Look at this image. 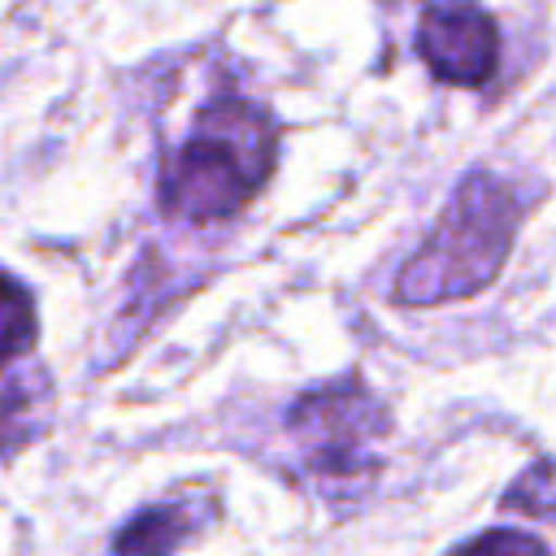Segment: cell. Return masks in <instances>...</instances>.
I'll list each match as a JSON object with an SVG mask.
<instances>
[{"label": "cell", "instance_id": "cell-3", "mask_svg": "<svg viewBox=\"0 0 556 556\" xmlns=\"http://www.w3.org/2000/svg\"><path fill=\"white\" fill-rule=\"evenodd\" d=\"M287 426L304 465L317 478L352 482L378 469V439L387 430V408L356 378H334L317 391H304Z\"/></svg>", "mask_w": 556, "mask_h": 556}, {"label": "cell", "instance_id": "cell-4", "mask_svg": "<svg viewBox=\"0 0 556 556\" xmlns=\"http://www.w3.org/2000/svg\"><path fill=\"white\" fill-rule=\"evenodd\" d=\"M417 52L434 78L452 87H482L500 65V30L473 0H439L421 9Z\"/></svg>", "mask_w": 556, "mask_h": 556}, {"label": "cell", "instance_id": "cell-5", "mask_svg": "<svg viewBox=\"0 0 556 556\" xmlns=\"http://www.w3.org/2000/svg\"><path fill=\"white\" fill-rule=\"evenodd\" d=\"M187 534H191L187 508L161 504V508H148V513L130 517V521L117 530L113 556H169Z\"/></svg>", "mask_w": 556, "mask_h": 556}, {"label": "cell", "instance_id": "cell-8", "mask_svg": "<svg viewBox=\"0 0 556 556\" xmlns=\"http://www.w3.org/2000/svg\"><path fill=\"white\" fill-rule=\"evenodd\" d=\"M30 408H35V400H30L26 382L17 374L0 369V452L30 434Z\"/></svg>", "mask_w": 556, "mask_h": 556}, {"label": "cell", "instance_id": "cell-7", "mask_svg": "<svg viewBox=\"0 0 556 556\" xmlns=\"http://www.w3.org/2000/svg\"><path fill=\"white\" fill-rule=\"evenodd\" d=\"M504 504L521 508L530 517H556V460H539L534 469H526L504 491Z\"/></svg>", "mask_w": 556, "mask_h": 556}, {"label": "cell", "instance_id": "cell-2", "mask_svg": "<svg viewBox=\"0 0 556 556\" xmlns=\"http://www.w3.org/2000/svg\"><path fill=\"white\" fill-rule=\"evenodd\" d=\"M517 222H521L517 195L482 169L469 174L452 191L430 239L395 274V300L417 308L469 300L504 269Z\"/></svg>", "mask_w": 556, "mask_h": 556}, {"label": "cell", "instance_id": "cell-6", "mask_svg": "<svg viewBox=\"0 0 556 556\" xmlns=\"http://www.w3.org/2000/svg\"><path fill=\"white\" fill-rule=\"evenodd\" d=\"M35 343V304L30 291L0 269V369L9 361H17L22 352H30Z\"/></svg>", "mask_w": 556, "mask_h": 556}, {"label": "cell", "instance_id": "cell-1", "mask_svg": "<svg viewBox=\"0 0 556 556\" xmlns=\"http://www.w3.org/2000/svg\"><path fill=\"white\" fill-rule=\"evenodd\" d=\"M278 156V135L265 109L222 96L200 117L191 139L165 165L161 208L182 222L235 217L252 191L269 178Z\"/></svg>", "mask_w": 556, "mask_h": 556}, {"label": "cell", "instance_id": "cell-9", "mask_svg": "<svg viewBox=\"0 0 556 556\" xmlns=\"http://www.w3.org/2000/svg\"><path fill=\"white\" fill-rule=\"evenodd\" d=\"M456 556H547V547L521 530H491V534H478L473 543H465Z\"/></svg>", "mask_w": 556, "mask_h": 556}]
</instances>
